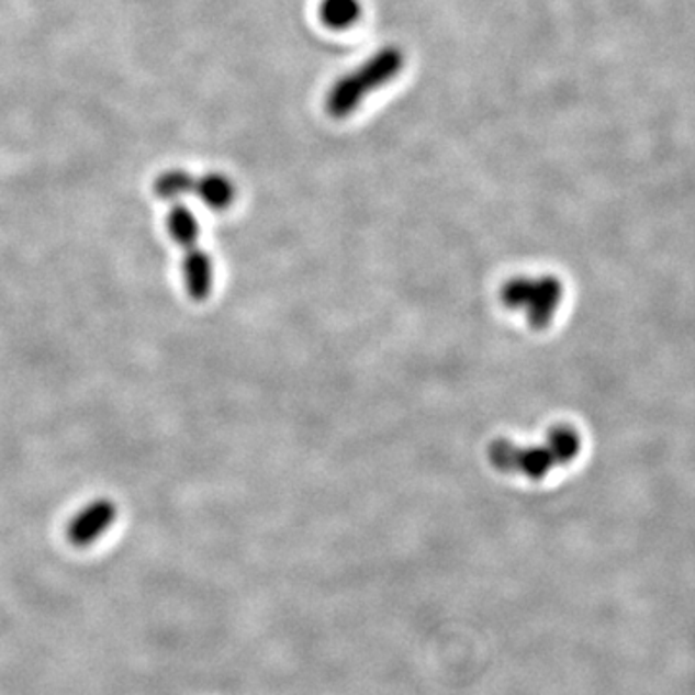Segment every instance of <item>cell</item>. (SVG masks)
<instances>
[{"label": "cell", "instance_id": "6", "mask_svg": "<svg viewBox=\"0 0 695 695\" xmlns=\"http://www.w3.org/2000/svg\"><path fill=\"white\" fill-rule=\"evenodd\" d=\"M193 193L200 198L203 205L215 211L231 208L236 198V186L231 178L224 177L221 172H208L203 177L195 178V190Z\"/></svg>", "mask_w": 695, "mask_h": 695}, {"label": "cell", "instance_id": "8", "mask_svg": "<svg viewBox=\"0 0 695 695\" xmlns=\"http://www.w3.org/2000/svg\"><path fill=\"white\" fill-rule=\"evenodd\" d=\"M153 190L159 200L167 203H180L186 195H190L195 190V177L184 168H168L157 177Z\"/></svg>", "mask_w": 695, "mask_h": 695}, {"label": "cell", "instance_id": "2", "mask_svg": "<svg viewBox=\"0 0 695 695\" xmlns=\"http://www.w3.org/2000/svg\"><path fill=\"white\" fill-rule=\"evenodd\" d=\"M404 68V53L396 47H384L377 55L368 58L363 65L346 74L328 91L325 109L333 119H346L352 114L361 101L383 88L384 83L394 80V76Z\"/></svg>", "mask_w": 695, "mask_h": 695}, {"label": "cell", "instance_id": "5", "mask_svg": "<svg viewBox=\"0 0 695 695\" xmlns=\"http://www.w3.org/2000/svg\"><path fill=\"white\" fill-rule=\"evenodd\" d=\"M213 279H215V267L208 251L200 246L184 249L182 280L190 298L195 302L208 300L213 290Z\"/></svg>", "mask_w": 695, "mask_h": 695}, {"label": "cell", "instance_id": "9", "mask_svg": "<svg viewBox=\"0 0 695 695\" xmlns=\"http://www.w3.org/2000/svg\"><path fill=\"white\" fill-rule=\"evenodd\" d=\"M361 16L358 0H323L320 7V18L330 30H348Z\"/></svg>", "mask_w": 695, "mask_h": 695}, {"label": "cell", "instance_id": "7", "mask_svg": "<svg viewBox=\"0 0 695 695\" xmlns=\"http://www.w3.org/2000/svg\"><path fill=\"white\" fill-rule=\"evenodd\" d=\"M168 236L182 249L198 246L200 240V221L192 209L184 203H175L167 215Z\"/></svg>", "mask_w": 695, "mask_h": 695}, {"label": "cell", "instance_id": "1", "mask_svg": "<svg viewBox=\"0 0 695 695\" xmlns=\"http://www.w3.org/2000/svg\"><path fill=\"white\" fill-rule=\"evenodd\" d=\"M582 450V439L572 427H554L541 445L519 447L511 440H495L489 447V462L498 472L522 473L528 480L541 481L560 466L572 462Z\"/></svg>", "mask_w": 695, "mask_h": 695}, {"label": "cell", "instance_id": "3", "mask_svg": "<svg viewBox=\"0 0 695 695\" xmlns=\"http://www.w3.org/2000/svg\"><path fill=\"white\" fill-rule=\"evenodd\" d=\"M564 298V288L557 277H514L504 282L501 300L504 307L518 312L528 320L529 327L536 330L551 325Z\"/></svg>", "mask_w": 695, "mask_h": 695}, {"label": "cell", "instance_id": "4", "mask_svg": "<svg viewBox=\"0 0 695 695\" xmlns=\"http://www.w3.org/2000/svg\"><path fill=\"white\" fill-rule=\"evenodd\" d=\"M119 518V506L111 498H96L81 506L68 522L66 536L74 547H89L97 543L112 528Z\"/></svg>", "mask_w": 695, "mask_h": 695}]
</instances>
